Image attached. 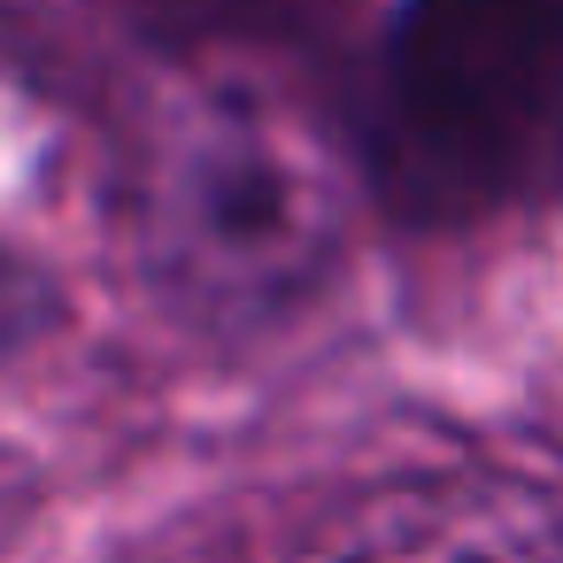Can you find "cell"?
Listing matches in <instances>:
<instances>
[{
  "mask_svg": "<svg viewBox=\"0 0 563 563\" xmlns=\"http://www.w3.org/2000/svg\"><path fill=\"white\" fill-rule=\"evenodd\" d=\"M324 194L317 170L263 117H209L163 186V247L186 294L217 309L294 301L324 271Z\"/></svg>",
  "mask_w": 563,
  "mask_h": 563,
  "instance_id": "2",
  "label": "cell"
},
{
  "mask_svg": "<svg viewBox=\"0 0 563 563\" xmlns=\"http://www.w3.org/2000/svg\"><path fill=\"white\" fill-rule=\"evenodd\" d=\"M448 563H509V555H494V548H471V555H448Z\"/></svg>",
  "mask_w": 563,
  "mask_h": 563,
  "instance_id": "5",
  "label": "cell"
},
{
  "mask_svg": "<svg viewBox=\"0 0 563 563\" xmlns=\"http://www.w3.org/2000/svg\"><path fill=\"white\" fill-rule=\"evenodd\" d=\"M378 201L471 232L563 178V0H401L371 93Z\"/></svg>",
  "mask_w": 563,
  "mask_h": 563,
  "instance_id": "1",
  "label": "cell"
},
{
  "mask_svg": "<svg viewBox=\"0 0 563 563\" xmlns=\"http://www.w3.org/2000/svg\"><path fill=\"white\" fill-rule=\"evenodd\" d=\"M55 309H63L55 278H47L32 255H16L9 240H0V363L24 355V347L55 324Z\"/></svg>",
  "mask_w": 563,
  "mask_h": 563,
  "instance_id": "4",
  "label": "cell"
},
{
  "mask_svg": "<svg viewBox=\"0 0 563 563\" xmlns=\"http://www.w3.org/2000/svg\"><path fill=\"white\" fill-rule=\"evenodd\" d=\"M109 9L170 47V55H209V47H278V40H301L317 32L340 0H109Z\"/></svg>",
  "mask_w": 563,
  "mask_h": 563,
  "instance_id": "3",
  "label": "cell"
}]
</instances>
